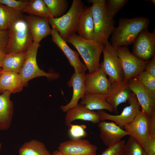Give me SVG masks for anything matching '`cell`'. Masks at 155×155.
Returning a JSON list of instances; mask_svg holds the SVG:
<instances>
[{"instance_id":"6da1fadb","label":"cell","mask_w":155,"mask_h":155,"mask_svg":"<svg viewBox=\"0 0 155 155\" xmlns=\"http://www.w3.org/2000/svg\"><path fill=\"white\" fill-rule=\"evenodd\" d=\"M150 22V19L144 17L120 18L118 26L112 33L111 45L116 48L133 44L140 32L148 28Z\"/></svg>"},{"instance_id":"7a4b0ae2","label":"cell","mask_w":155,"mask_h":155,"mask_svg":"<svg viewBox=\"0 0 155 155\" xmlns=\"http://www.w3.org/2000/svg\"><path fill=\"white\" fill-rule=\"evenodd\" d=\"M65 41L72 44L78 51L84 61L88 73H93L99 69L100 57L104 45L93 40L84 39L75 34L68 36Z\"/></svg>"},{"instance_id":"3957f363","label":"cell","mask_w":155,"mask_h":155,"mask_svg":"<svg viewBox=\"0 0 155 155\" xmlns=\"http://www.w3.org/2000/svg\"><path fill=\"white\" fill-rule=\"evenodd\" d=\"M84 7L81 0H73L68 11L58 18H48L49 24L55 29L65 40L77 32L78 19Z\"/></svg>"},{"instance_id":"277c9868","label":"cell","mask_w":155,"mask_h":155,"mask_svg":"<svg viewBox=\"0 0 155 155\" xmlns=\"http://www.w3.org/2000/svg\"><path fill=\"white\" fill-rule=\"evenodd\" d=\"M9 36L6 54L17 53L27 51L33 43V39L26 21L22 18L9 29Z\"/></svg>"},{"instance_id":"5b68a950","label":"cell","mask_w":155,"mask_h":155,"mask_svg":"<svg viewBox=\"0 0 155 155\" xmlns=\"http://www.w3.org/2000/svg\"><path fill=\"white\" fill-rule=\"evenodd\" d=\"M105 3H92L91 6L94 27L93 40L103 45L108 42L115 28L114 20L108 14Z\"/></svg>"},{"instance_id":"8992f818","label":"cell","mask_w":155,"mask_h":155,"mask_svg":"<svg viewBox=\"0 0 155 155\" xmlns=\"http://www.w3.org/2000/svg\"><path fill=\"white\" fill-rule=\"evenodd\" d=\"M39 44L33 43L27 51V55L22 67L19 73L24 87L30 80L35 78L44 76L50 80L57 79L59 75L57 73H46L38 67L36 55Z\"/></svg>"},{"instance_id":"52a82bcc","label":"cell","mask_w":155,"mask_h":155,"mask_svg":"<svg viewBox=\"0 0 155 155\" xmlns=\"http://www.w3.org/2000/svg\"><path fill=\"white\" fill-rule=\"evenodd\" d=\"M115 48L122 68L123 80L129 81L144 70L149 61L139 59L131 53L127 46Z\"/></svg>"},{"instance_id":"ba28073f","label":"cell","mask_w":155,"mask_h":155,"mask_svg":"<svg viewBox=\"0 0 155 155\" xmlns=\"http://www.w3.org/2000/svg\"><path fill=\"white\" fill-rule=\"evenodd\" d=\"M102 53L103 59L100 67L111 82L123 80L122 68L115 48L108 42L104 44Z\"/></svg>"},{"instance_id":"9c48e42d","label":"cell","mask_w":155,"mask_h":155,"mask_svg":"<svg viewBox=\"0 0 155 155\" xmlns=\"http://www.w3.org/2000/svg\"><path fill=\"white\" fill-rule=\"evenodd\" d=\"M132 53L139 59L148 61L155 56V29L142 30L134 42Z\"/></svg>"},{"instance_id":"30bf717a","label":"cell","mask_w":155,"mask_h":155,"mask_svg":"<svg viewBox=\"0 0 155 155\" xmlns=\"http://www.w3.org/2000/svg\"><path fill=\"white\" fill-rule=\"evenodd\" d=\"M129 105L125 107L119 115H112L102 110H97L100 121H111L121 128L131 123L140 110V106L133 93L127 100Z\"/></svg>"},{"instance_id":"8fae6325","label":"cell","mask_w":155,"mask_h":155,"mask_svg":"<svg viewBox=\"0 0 155 155\" xmlns=\"http://www.w3.org/2000/svg\"><path fill=\"white\" fill-rule=\"evenodd\" d=\"M150 118V116L140 110L133 120L124 127L128 135L143 148L149 137Z\"/></svg>"},{"instance_id":"7c38bea8","label":"cell","mask_w":155,"mask_h":155,"mask_svg":"<svg viewBox=\"0 0 155 155\" xmlns=\"http://www.w3.org/2000/svg\"><path fill=\"white\" fill-rule=\"evenodd\" d=\"M97 147L88 140L72 139L60 143L58 150L64 155H96Z\"/></svg>"},{"instance_id":"4fadbf2b","label":"cell","mask_w":155,"mask_h":155,"mask_svg":"<svg viewBox=\"0 0 155 155\" xmlns=\"http://www.w3.org/2000/svg\"><path fill=\"white\" fill-rule=\"evenodd\" d=\"M84 84L86 93L106 95L110 90L111 82L100 67L97 71L85 74Z\"/></svg>"},{"instance_id":"5bb4252c","label":"cell","mask_w":155,"mask_h":155,"mask_svg":"<svg viewBox=\"0 0 155 155\" xmlns=\"http://www.w3.org/2000/svg\"><path fill=\"white\" fill-rule=\"evenodd\" d=\"M132 93L129 87V81L115 82H111L110 88L105 98L113 107L114 113L117 114L118 106L127 101Z\"/></svg>"},{"instance_id":"9a60e30c","label":"cell","mask_w":155,"mask_h":155,"mask_svg":"<svg viewBox=\"0 0 155 155\" xmlns=\"http://www.w3.org/2000/svg\"><path fill=\"white\" fill-rule=\"evenodd\" d=\"M130 90L135 95L141 111L150 116L155 111V98L152 96L136 78L129 80Z\"/></svg>"},{"instance_id":"2e32d148","label":"cell","mask_w":155,"mask_h":155,"mask_svg":"<svg viewBox=\"0 0 155 155\" xmlns=\"http://www.w3.org/2000/svg\"><path fill=\"white\" fill-rule=\"evenodd\" d=\"M51 35L52 41L66 57L70 65L74 68L75 73H85L87 69L86 65L80 61L78 53L72 50L68 46L65 40L60 36L55 28H52Z\"/></svg>"},{"instance_id":"e0dca14e","label":"cell","mask_w":155,"mask_h":155,"mask_svg":"<svg viewBox=\"0 0 155 155\" xmlns=\"http://www.w3.org/2000/svg\"><path fill=\"white\" fill-rule=\"evenodd\" d=\"M98 125L100 131V138L108 147L118 143L123 137L128 135L126 131L113 122L101 121Z\"/></svg>"},{"instance_id":"ac0fdd59","label":"cell","mask_w":155,"mask_h":155,"mask_svg":"<svg viewBox=\"0 0 155 155\" xmlns=\"http://www.w3.org/2000/svg\"><path fill=\"white\" fill-rule=\"evenodd\" d=\"M24 19L28 26L34 43L39 44L43 38L51 34L52 29L48 18L29 15L25 16Z\"/></svg>"},{"instance_id":"d6986e66","label":"cell","mask_w":155,"mask_h":155,"mask_svg":"<svg viewBox=\"0 0 155 155\" xmlns=\"http://www.w3.org/2000/svg\"><path fill=\"white\" fill-rule=\"evenodd\" d=\"M85 75V73L74 72L67 82L68 86L73 88V95L71 99L67 104L60 106L63 112H66L69 109L76 106L80 99L84 96L86 92L84 84Z\"/></svg>"},{"instance_id":"ffe728a7","label":"cell","mask_w":155,"mask_h":155,"mask_svg":"<svg viewBox=\"0 0 155 155\" xmlns=\"http://www.w3.org/2000/svg\"><path fill=\"white\" fill-rule=\"evenodd\" d=\"M79 119L90 121L94 124H98L100 121L97 112L90 110L80 104H78L66 112L65 124L69 127L72 122Z\"/></svg>"},{"instance_id":"44dd1931","label":"cell","mask_w":155,"mask_h":155,"mask_svg":"<svg viewBox=\"0 0 155 155\" xmlns=\"http://www.w3.org/2000/svg\"><path fill=\"white\" fill-rule=\"evenodd\" d=\"M77 32L82 38L93 40L94 27L91 6H84L78 19Z\"/></svg>"},{"instance_id":"7402d4cb","label":"cell","mask_w":155,"mask_h":155,"mask_svg":"<svg viewBox=\"0 0 155 155\" xmlns=\"http://www.w3.org/2000/svg\"><path fill=\"white\" fill-rule=\"evenodd\" d=\"M11 93L6 91L0 95V130L10 126L13 114V103L10 100Z\"/></svg>"},{"instance_id":"603a6c76","label":"cell","mask_w":155,"mask_h":155,"mask_svg":"<svg viewBox=\"0 0 155 155\" xmlns=\"http://www.w3.org/2000/svg\"><path fill=\"white\" fill-rule=\"evenodd\" d=\"M24 87L19 73L3 72L0 77V93L8 91L14 94L21 91Z\"/></svg>"},{"instance_id":"cb8c5ba5","label":"cell","mask_w":155,"mask_h":155,"mask_svg":"<svg viewBox=\"0 0 155 155\" xmlns=\"http://www.w3.org/2000/svg\"><path fill=\"white\" fill-rule=\"evenodd\" d=\"M105 97V95L86 93L80 104L91 111L106 109L114 112L113 107L107 102Z\"/></svg>"},{"instance_id":"d4e9b609","label":"cell","mask_w":155,"mask_h":155,"mask_svg":"<svg viewBox=\"0 0 155 155\" xmlns=\"http://www.w3.org/2000/svg\"><path fill=\"white\" fill-rule=\"evenodd\" d=\"M22 15V12L0 3V30L9 29Z\"/></svg>"},{"instance_id":"484cf974","label":"cell","mask_w":155,"mask_h":155,"mask_svg":"<svg viewBox=\"0 0 155 155\" xmlns=\"http://www.w3.org/2000/svg\"><path fill=\"white\" fill-rule=\"evenodd\" d=\"M27 51L17 53L6 54L2 68L3 72L11 71L19 73L22 67Z\"/></svg>"},{"instance_id":"4316f807","label":"cell","mask_w":155,"mask_h":155,"mask_svg":"<svg viewBox=\"0 0 155 155\" xmlns=\"http://www.w3.org/2000/svg\"><path fill=\"white\" fill-rule=\"evenodd\" d=\"M19 155H51L44 144L41 142L32 140L24 143L20 148Z\"/></svg>"},{"instance_id":"83f0119b","label":"cell","mask_w":155,"mask_h":155,"mask_svg":"<svg viewBox=\"0 0 155 155\" xmlns=\"http://www.w3.org/2000/svg\"><path fill=\"white\" fill-rule=\"evenodd\" d=\"M22 13L45 18L51 17L44 0H32Z\"/></svg>"},{"instance_id":"f1b7e54d","label":"cell","mask_w":155,"mask_h":155,"mask_svg":"<svg viewBox=\"0 0 155 155\" xmlns=\"http://www.w3.org/2000/svg\"><path fill=\"white\" fill-rule=\"evenodd\" d=\"M51 17L58 18L64 14L68 6L66 0H44Z\"/></svg>"},{"instance_id":"f546056e","label":"cell","mask_w":155,"mask_h":155,"mask_svg":"<svg viewBox=\"0 0 155 155\" xmlns=\"http://www.w3.org/2000/svg\"><path fill=\"white\" fill-rule=\"evenodd\" d=\"M135 78L148 92L155 98V78L145 70L140 73Z\"/></svg>"},{"instance_id":"4dcf8cb0","label":"cell","mask_w":155,"mask_h":155,"mask_svg":"<svg viewBox=\"0 0 155 155\" xmlns=\"http://www.w3.org/2000/svg\"><path fill=\"white\" fill-rule=\"evenodd\" d=\"M123 155H147L143 147L130 136L125 144Z\"/></svg>"},{"instance_id":"1f68e13d","label":"cell","mask_w":155,"mask_h":155,"mask_svg":"<svg viewBox=\"0 0 155 155\" xmlns=\"http://www.w3.org/2000/svg\"><path fill=\"white\" fill-rule=\"evenodd\" d=\"M128 0H108L106 1L105 6L109 18L113 19L119 11L125 5Z\"/></svg>"},{"instance_id":"d6a6232c","label":"cell","mask_w":155,"mask_h":155,"mask_svg":"<svg viewBox=\"0 0 155 155\" xmlns=\"http://www.w3.org/2000/svg\"><path fill=\"white\" fill-rule=\"evenodd\" d=\"M69 127V134L72 139H81L87 136V134L85 131L86 127L85 125L71 124Z\"/></svg>"},{"instance_id":"836d02e7","label":"cell","mask_w":155,"mask_h":155,"mask_svg":"<svg viewBox=\"0 0 155 155\" xmlns=\"http://www.w3.org/2000/svg\"><path fill=\"white\" fill-rule=\"evenodd\" d=\"M125 144V140H121L114 145L108 146L100 155H123Z\"/></svg>"},{"instance_id":"e575fe53","label":"cell","mask_w":155,"mask_h":155,"mask_svg":"<svg viewBox=\"0 0 155 155\" xmlns=\"http://www.w3.org/2000/svg\"><path fill=\"white\" fill-rule=\"evenodd\" d=\"M29 2V1L16 0H0V3L22 12L27 6Z\"/></svg>"},{"instance_id":"d590c367","label":"cell","mask_w":155,"mask_h":155,"mask_svg":"<svg viewBox=\"0 0 155 155\" xmlns=\"http://www.w3.org/2000/svg\"><path fill=\"white\" fill-rule=\"evenodd\" d=\"M9 36V29L0 30V51H4L8 44Z\"/></svg>"},{"instance_id":"8d00e7d4","label":"cell","mask_w":155,"mask_h":155,"mask_svg":"<svg viewBox=\"0 0 155 155\" xmlns=\"http://www.w3.org/2000/svg\"><path fill=\"white\" fill-rule=\"evenodd\" d=\"M143 148L147 154H155V137H149Z\"/></svg>"},{"instance_id":"74e56055","label":"cell","mask_w":155,"mask_h":155,"mask_svg":"<svg viewBox=\"0 0 155 155\" xmlns=\"http://www.w3.org/2000/svg\"><path fill=\"white\" fill-rule=\"evenodd\" d=\"M149 137H155V111L150 116L149 126Z\"/></svg>"},{"instance_id":"f35d334b","label":"cell","mask_w":155,"mask_h":155,"mask_svg":"<svg viewBox=\"0 0 155 155\" xmlns=\"http://www.w3.org/2000/svg\"><path fill=\"white\" fill-rule=\"evenodd\" d=\"M144 70L155 78V56L148 61L145 67Z\"/></svg>"},{"instance_id":"ab89813d","label":"cell","mask_w":155,"mask_h":155,"mask_svg":"<svg viewBox=\"0 0 155 155\" xmlns=\"http://www.w3.org/2000/svg\"><path fill=\"white\" fill-rule=\"evenodd\" d=\"M5 55L4 51H0V67H2L3 61Z\"/></svg>"},{"instance_id":"60d3db41","label":"cell","mask_w":155,"mask_h":155,"mask_svg":"<svg viewBox=\"0 0 155 155\" xmlns=\"http://www.w3.org/2000/svg\"><path fill=\"white\" fill-rule=\"evenodd\" d=\"M106 0H88L87 1L88 3H105Z\"/></svg>"},{"instance_id":"b9f144b4","label":"cell","mask_w":155,"mask_h":155,"mask_svg":"<svg viewBox=\"0 0 155 155\" xmlns=\"http://www.w3.org/2000/svg\"><path fill=\"white\" fill-rule=\"evenodd\" d=\"M51 155H64L59 150L54 151Z\"/></svg>"},{"instance_id":"7bdbcfd3","label":"cell","mask_w":155,"mask_h":155,"mask_svg":"<svg viewBox=\"0 0 155 155\" xmlns=\"http://www.w3.org/2000/svg\"><path fill=\"white\" fill-rule=\"evenodd\" d=\"M3 72V71L2 70V68H0V77Z\"/></svg>"},{"instance_id":"ee69618b","label":"cell","mask_w":155,"mask_h":155,"mask_svg":"<svg viewBox=\"0 0 155 155\" xmlns=\"http://www.w3.org/2000/svg\"><path fill=\"white\" fill-rule=\"evenodd\" d=\"M151 1L154 4H155V0H151Z\"/></svg>"},{"instance_id":"f6af8a7d","label":"cell","mask_w":155,"mask_h":155,"mask_svg":"<svg viewBox=\"0 0 155 155\" xmlns=\"http://www.w3.org/2000/svg\"><path fill=\"white\" fill-rule=\"evenodd\" d=\"M147 155H155V154H147Z\"/></svg>"},{"instance_id":"bcb514c9","label":"cell","mask_w":155,"mask_h":155,"mask_svg":"<svg viewBox=\"0 0 155 155\" xmlns=\"http://www.w3.org/2000/svg\"><path fill=\"white\" fill-rule=\"evenodd\" d=\"M1 143H0V150H1Z\"/></svg>"}]
</instances>
